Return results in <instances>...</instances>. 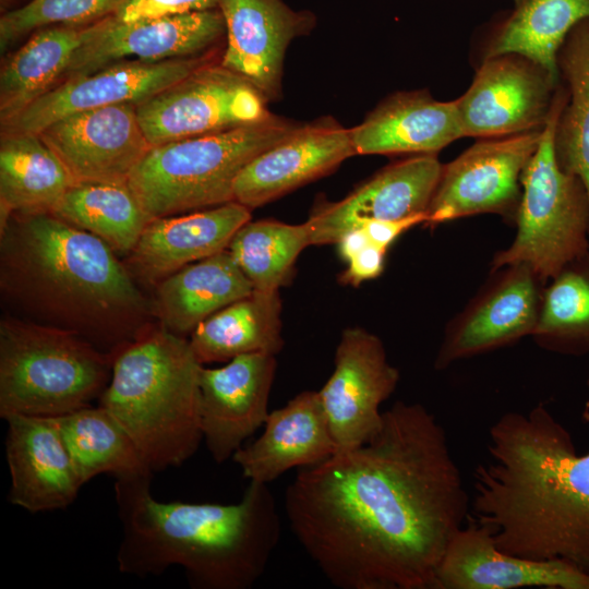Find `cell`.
Instances as JSON below:
<instances>
[{
	"label": "cell",
	"instance_id": "1",
	"mask_svg": "<svg viewBox=\"0 0 589 589\" xmlns=\"http://www.w3.org/2000/svg\"><path fill=\"white\" fill-rule=\"evenodd\" d=\"M382 417L363 445L299 468L286 516L335 587L432 589L471 500L432 412L398 400Z\"/></svg>",
	"mask_w": 589,
	"mask_h": 589
},
{
	"label": "cell",
	"instance_id": "2",
	"mask_svg": "<svg viewBox=\"0 0 589 589\" xmlns=\"http://www.w3.org/2000/svg\"><path fill=\"white\" fill-rule=\"evenodd\" d=\"M582 416L589 421V402ZM486 448L489 459L473 471L468 519L504 552L589 573V453H577L544 402L502 414Z\"/></svg>",
	"mask_w": 589,
	"mask_h": 589
},
{
	"label": "cell",
	"instance_id": "3",
	"mask_svg": "<svg viewBox=\"0 0 589 589\" xmlns=\"http://www.w3.org/2000/svg\"><path fill=\"white\" fill-rule=\"evenodd\" d=\"M0 292L9 314L111 354L153 324L151 299L118 255L51 213L13 214L0 228Z\"/></svg>",
	"mask_w": 589,
	"mask_h": 589
},
{
	"label": "cell",
	"instance_id": "4",
	"mask_svg": "<svg viewBox=\"0 0 589 589\" xmlns=\"http://www.w3.org/2000/svg\"><path fill=\"white\" fill-rule=\"evenodd\" d=\"M152 478L116 479L122 527L119 572L145 578L177 565L193 589H250L280 539V517L268 485L250 481L235 504L160 502L152 494Z\"/></svg>",
	"mask_w": 589,
	"mask_h": 589
},
{
	"label": "cell",
	"instance_id": "5",
	"mask_svg": "<svg viewBox=\"0 0 589 589\" xmlns=\"http://www.w3.org/2000/svg\"><path fill=\"white\" fill-rule=\"evenodd\" d=\"M203 365L188 338L159 324L113 353L98 405L127 431L153 473L180 467L203 441Z\"/></svg>",
	"mask_w": 589,
	"mask_h": 589
},
{
	"label": "cell",
	"instance_id": "6",
	"mask_svg": "<svg viewBox=\"0 0 589 589\" xmlns=\"http://www.w3.org/2000/svg\"><path fill=\"white\" fill-rule=\"evenodd\" d=\"M300 125L269 113L218 133L153 146L127 184L151 219L231 202L241 170Z\"/></svg>",
	"mask_w": 589,
	"mask_h": 589
},
{
	"label": "cell",
	"instance_id": "7",
	"mask_svg": "<svg viewBox=\"0 0 589 589\" xmlns=\"http://www.w3.org/2000/svg\"><path fill=\"white\" fill-rule=\"evenodd\" d=\"M113 354L81 336L5 313L0 321V417L57 418L99 399Z\"/></svg>",
	"mask_w": 589,
	"mask_h": 589
},
{
	"label": "cell",
	"instance_id": "8",
	"mask_svg": "<svg viewBox=\"0 0 589 589\" xmlns=\"http://www.w3.org/2000/svg\"><path fill=\"white\" fill-rule=\"evenodd\" d=\"M567 101L561 82L539 146L522 176V195L512 243L492 257L491 269L526 264L548 284L568 262L589 251V195L584 182L562 170L554 131Z\"/></svg>",
	"mask_w": 589,
	"mask_h": 589
},
{
	"label": "cell",
	"instance_id": "9",
	"mask_svg": "<svg viewBox=\"0 0 589 589\" xmlns=\"http://www.w3.org/2000/svg\"><path fill=\"white\" fill-rule=\"evenodd\" d=\"M266 98L245 79L209 62L135 105L151 144L204 136L264 119Z\"/></svg>",
	"mask_w": 589,
	"mask_h": 589
},
{
	"label": "cell",
	"instance_id": "10",
	"mask_svg": "<svg viewBox=\"0 0 589 589\" xmlns=\"http://www.w3.org/2000/svg\"><path fill=\"white\" fill-rule=\"evenodd\" d=\"M542 130L479 139L443 164L424 225L434 227L468 216L494 214L506 225L515 226L522 195L521 176L539 146Z\"/></svg>",
	"mask_w": 589,
	"mask_h": 589
},
{
	"label": "cell",
	"instance_id": "11",
	"mask_svg": "<svg viewBox=\"0 0 589 589\" xmlns=\"http://www.w3.org/2000/svg\"><path fill=\"white\" fill-rule=\"evenodd\" d=\"M560 83L548 69L520 53L482 59L470 86L456 99L464 137L542 130Z\"/></svg>",
	"mask_w": 589,
	"mask_h": 589
},
{
	"label": "cell",
	"instance_id": "12",
	"mask_svg": "<svg viewBox=\"0 0 589 589\" xmlns=\"http://www.w3.org/2000/svg\"><path fill=\"white\" fill-rule=\"evenodd\" d=\"M546 283L528 265L490 271L484 284L445 326L434 368L510 346L532 336Z\"/></svg>",
	"mask_w": 589,
	"mask_h": 589
},
{
	"label": "cell",
	"instance_id": "13",
	"mask_svg": "<svg viewBox=\"0 0 589 589\" xmlns=\"http://www.w3.org/2000/svg\"><path fill=\"white\" fill-rule=\"evenodd\" d=\"M399 377L376 335L360 327L342 332L334 371L318 390L335 454L354 449L376 434L383 420L380 407L392 396Z\"/></svg>",
	"mask_w": 589,
	"mask_h": 589
},
{
	"label": "cell",
	"instance_id": "14",
	"mask_svg": "<svg viewBox=\"0 0 589 589\" xmlns=\"http://www.w3.org/2000/svg\"><path fill=\"white\" fill-rule=\"evenodd\" d=\"M225 33L219 9L131 22L111 15L88 27L60 81L121 60L157 62L195 57Z\"/></svg>",
	"mask_w": 589,
	"mask_h": 589
},
{
	"label": "cell",
	"instance_id": "15",
	"mask_svg": "<svg viewBox=\"0 0 589 589\" xmlns=\"http://www.w3.org/2000/svg\"><path fill=\"white\" fill-rule=\"evenodd\" d=\"M206 63L208 59L199 56L157 62L128 59L92 73L67 77L1 127L2 133H38L74 112L120 104L136 105Z\"/></svg>",
	"mask_w": 589,
	"mask_h": 589
},
{
	"label": "cell",
	"instance_id": "16",
	"mask_svg": "<svg viewBox=\"0 0 589 589\" xmlns=\"http://www.w3.org/2000/svg\"><path fill=\"white\" fill-rule=\"evenodd\" d=\"M75 183H127L151 149L135 104L95 108L60 118L36 133Z\"/></svg>",
	"mask_w": 589,
	"mask_h": 589
},
{
	"label": "cell",
	"instance_id": "17",
	"mask_svg": "<svg viewBox=\"0 0 589 589\" xmlns=\"http://www.w3.org/2000/svg\"><path fill=\"white\" fill-rule=\"evenodd\" d=\"M276 368V356L264 352L240 354L220 368L202 366L201 425L215 462L232 458L264 425Z\"/></svg>",
	"mask_w": 589,
	"mask_h": 589
},
{
	"label": "cell",
	"instance_id": "18",
	"mask_svg": "<svg viewBox=\"0 0 589 589\" xmlns=\"http://www.w3.org/2000/svg\"><path fill=\"white\" fill-rule=\"evenodd\" d=\"M226 49L220 64L252 84L267 101L281 94L285 53L297 37L315 24L310 11L283 0H220Z\"/></svg>",
	"mask_w": 589,
	"mask_h": 589
},
{
	"label": "cell",
	"instance_id": "19",
	"mask_svg": "<svg viewBox=\"0 0 589 589\" xmlns=\"http://www.w3.org/2000/svg\"><path fill=\"white\" fill-rule=\"evenodd\" d=\"M442 168L437 154L386 166L345 199L322 205L310 216L312 244L336 243L344 232L368 220L426 218Z\"/></svg>",
	"mask_w": 589,
	"mask_h": 589
},
{
	"label": "cell",
	"instance_id": "20",
	"mask_svg": "<svg viewBox=\"0 0 589 589\" xmlns=\"http://www.w3.org/2000/svg\"><path fill=\"white\" fill-rule=\"evenodd\" d=\"M3 420L9 502L32 514L70 506L84 484L56 418L12 414Z\"/></svg>",
	"mask_w": 589,
	"mask_h": 589
},
{
	"label": "cell",
	"instance_id": "21",
	"mask_svg": "<svg viewBox=\"0 0 589 589\" xmlns=\"http://www.w3.org/2000/svg\"><path fill=\"white\" fill-rule=\"evenodd\" d=\"M450 540L432 589H589V573L560 560L538 561L500 550L468 519Z\"/></svg>",
	"mask_w": 589,
	"mask_h": 589
},
{
	"label": "cell",
	"instance_id": "22",
	"mask_svg": "<svg viewBox=\"0 0 589 589\" xmlns=\"http://www.w3.org/2000/svg\"><path fill=\"white\" fill-rule=\"evenodd\" d=\"M357 155L350 134L330 118L301 124L253 158L239 173L233 201L252 209L326 176Z\"/></svg>",
	"mask_w": 589,
	"mask_h": 589
},
{
	"label": "cell",
	"instance_id": "23",
	"mask_svg": "<svg viewBox=\"0 0 589 589\" xmlns=\"http://www.w3.org/2000/svg\"><path fill=\"white\" fill-rule=\"evenodd\" d=\"M250 219V208L236 201L153 218L123 263L136 283L155 287L182 267L227 250Z\"/></svg>",
	"mask_w": 589,
	"mask_h": 589
},
{
	"label": "cell",
	"instance_id": "24",
	"mask_svg": "<svg viewBox=\"0 0 589 589\" xmlns=\"http://www.w3.org/2000/svg\"><path fill=\"white\" fill-rule=\"evenodd\" d=\"M263 426L231 458L250 481L268 484L291 468L318 464L336 452L318 392L299 393L269 412Z\"/></svg>",
	"mask_w": 589,
	"mask_h": 589
},
{
	"label": "cell",
	"instance_id": "25",
	"mask_svg": "<svg viewBox=\"0 0 589 589\" xmlns=\"http://www.w3.org/2000/svg\"><path fill=\"white\" fill-rule=\"evenodd\" d=\"M350 134L357 155L437 154L464 137L456 99L424 89L392 94Z\"/></svg>",
	"mask_w": 589,
	"mask_h": 589
},
{
	"label": "cell",
	"instance_id": "26",
	"mask_svg": "<svg viewBox=\"0 0 589 589\" xmlns=\"http://www.w3.org/2000/svg\"><path fill=\"white\" fill-rule=\"evenodd\" d=\"M154 288V318L182 337L215 312L253 292L228 250L182 267Z\"/></svg>",
	"mask_w": 589,
	"mask_h": 589
},
{
	"label": "cell",
	"instance_id": "27",
	"mask_svg": "<svg viewBox=\"0 0 589 589\" xmlns=\"http://www.w3.org/2000/svg\"><path fill=\"white\" fill-rule=\"evenodd\" d=\"M75 181L36 133H2L0 228L13 214L50 213Z\"/></svg>",
	"mask_w": 589,
	"mask_h": 589
},
{
	"label": "cell",
	"instance_id": "28",
	"mask_svg": "<svg viewBox=\"0 0 589 589\" xmlns=\"http://www.w3.org/2000/svg\"><path fill=\"white\" fill-rule=\"evenodd\" d=\"M278 291H256L215 312L190 335L202 363L229 361L245 353L277 354L283 346Z\"/></svg>",
	"mask_w": 589,
	"mask_h": 589
},
{
	"label": "cell",
	"instance_id": "29",
	"mask_svg": "<svg viewBox=\"0 0 589 589\" xmlns=\"http://www.w3.org/2000/svg\"><path fill=\"white\" fill-rule=\"evenodd\" d=\"M589 17V0H519L494 20L482 40L481 59L515 52L560 79L556 55L569 31Z\"/></svg>",
	"mask_w": 589,
	"mask_h": 589
},
{
	"label": "cell",
	"instance_id": "30",
	"mask_svg": "<svg viewBox=\"0 0 589 589\" xmlns=\"http://www.w3.org/2000/svg\"><path fill=\"white\" fill-rule=\"evenodd\" d=\"M91 25L59 24L38 28L3 63L0 73L1 127L60 82Z\"/></svg>",
	"mask_w": 589,
	"mask_h": 589
},
{
	"label": "cell",
	"instance_id": "31",
	"mask_svg": "<svg viewBox=\"0 0 589 589\" xmlns=\"http://www.w3.org/2000/svg\"><path fill=\"white\" fill-rule=\"evenodd\" d=\"M56 421L83 484L104 473L116 479L153 473L127 431L101 406L89 405Z\"/></svg>",
	"mask_w": 589,
	"mask_h": 589
},
{
	"label": "cell",
	"instance_id": "32",
	"mask_svg": "<svg viewBox=\"0 0 589 589\" xmlns=\"http://www.w3.org/2000/svg\"><path fill=\"white\" fill-rule=\"evenodd\" d=\"M556 67L567 101L555 125V158L562 170L584 182L589 195V17L569 31Z\"/></svg>",
	"mask_w": 589,
	"mask_h": 589
},
{
	"label": "cell",
	"instance_id": "33",
	"mask_svg": "<svg viewBox=\"0 0 589 589\" xmlns=\"http://www.w3.org/2000/svg\"><path fill=\"white\" fill-rule=\"evenodd\" d=\"M50 213L99 238L118 256L130 254L151 220L127 183H75Z\"/></svg>",
	"mask_w": 589,
	"mask_h": 589
},
{
	"label": "cell",
	"instance_id": "34",
	"mask_svg": "<svg viewBox=\"0 0 589 589\" xmlns=\"http://www.w3.org/2000/svg\"><path fill=\"white\" fill-rule=\"evenodd\" d=\"M531 338L553 353L589 354V251L568 262L545 285Z\"/></svg>",
	"mask_w": 589,
	"mask_h": 589
},
{
	"label": "cell",
	"instance_id": "35",
	"mask_svg": "<svg viewBox=\"0 0 589 589\" xmlns=\"http://www.w3.org/2000/svg\"><path fill=\"white\" fill-rule=\"evenodd\" d=\"M312 245V227L273 219L248 221L227 250L251 281L253 290L278 291L291 278L299 254Z\"/></svg>",
	"mask_w": 589,
	"mask_h": 589
},
{
	"label": "cell",
	"instance_id": "36",
	"mask_svg": "<svg viewBox=\"0 0 589 589\" xmlns=\"http://www.w3.org/2000/svg\"><path fill=\"white\" fill-rule=\"evenodd\" d=\"M122 2L123 0H31L19 9L1 14V51L45 26L96 23L115 15Z\"/></svg>",
	"mask_w": 589,
	"mask_h": 589
},
{
	"label": "cell",
	"instance_id": "37",
	"mask_svg": "<svg viewBox=\"0 0 589 589\" xmlns=\"http://www.w3.org/2000/svg\"><path fill=\"white\" fill-rule=\"evenodd\" d=\"M220 0H123L112 15L131 22L219 9Z\"/></svg>",
	"mask_w": 589,
	"mask_h": 589
},
{
	"label": "cell",
	"instance_id": "38",
	"mask_svg": "<svg viewBox=\"0 0 589 589\" xmlns=\"http://www.w3.org/2000/svg\"><path fill=\"white\" fill-rule=\"evenodd\" d=\"M387 250L370 242L349 260L347 269L340 275L344 284L359 286L365 280L378 277L384 271Z\"/></svg>",
	"mask_w": 589,
	"mask_h": 589
},
{
	"label": "cell",
	"instance_id": "39",
	"mask_svg": "<svg viewBox=\"0 0 589 589\" xmlns=\"http://www.w3.org/2000/svg\"><path fill=\"white\" fill-rule=\"evenodd\" d=\"M424 221L425 215H418L394 220H368L359 227L366 233L370 242L387 250L400 235Z\"/></svg>",
	"mask_w": 589,
	"mask_h": 589
},
{
	"label": "cell",
	"instance_id": "40",
	"mask_svg": "<svg viewBox=\"0 0 589 589\" xmlns=\"http://www.w3.org/2000/svg\"><path fill=\"white\" fill-rule=\"evenodd\" d=\"M336 243L340 257L348 262L363 250L370 243V240L362 228L356 227L344 232Z\"/></svg>",
	"mask_w": 589,
	"mask_h": 589
},
{
	"label": "cell",
	"instance_id": "41",
	"mask_svg": "<svg viewBox=\"0 0 589 589\" xmlns=\"http://www.w3.org/2000/svg\"><path fill=\"white\" fill-rule=\"evenodd\" d=\"M29 1L31 0H0L1 14L19 9L28 3Z\"/></svg>",
	"mask_w": 589,
	"mask_h": 589
},
{
	"label": "cell",
	"instance_id": "42",
	"mask_svg": "<svg viewBox=\"0 0 589 589\" xmlns=\"http://www.w3.org/2000/svg\"><path fill=\"white\" fill-rule=\"evenodd\" d=\"M586 384H587V387H588V389H589V376H588V378H587Z\"/></svg>",
	"mask_w": 589,
	"mask_h": 589
},
{
	"label": "cell",
	"instance_id": "43",
	"mask_svg": "<svg viewBox=\"0 0 589 589\" xmlns=\"http://www.w3.org/2000/svg\"><path fill=\"white\" fill-rule=\"evenodd\" d=\"M513 1H514V3H517L519 0H513Z\"/></svg>",
	"mask_w": 589,
	"mask_h": 589
}]
</instances>
